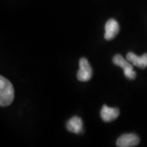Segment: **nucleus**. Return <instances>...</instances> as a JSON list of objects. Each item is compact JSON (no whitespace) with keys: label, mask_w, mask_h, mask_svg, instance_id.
<instances>
[{"label":"nucleus","mask_w":147,"mask_h":147,"mask_svg":"<svg viewBox=\"0 0 147 147\" xmlns=\"http://www.w3.org/2000/svg\"><path fill=\"white\" fill-rule=\"evenodd\" d=\"M140 142V138L134 133L123 134L118 138L116 145L119 147L137 146Z\"/></svg>","instance_id":"20e7f679"},{"label":"nucleus","mask_w":147,"mask_h":147,"mask_svg":"<svg viewBox=\"0 0 147 147\" xmlns=\"http://www.w3.org/2000/svg\"><path fill=\"white\" fill-rule=\"evenodd\" d=\"M113 63L123 69V73L127 79H131V80L136 79L137 74L133 69V65L131 62H129L127 59L123 57V56H121L119 54L115 55L113 57Z\"/></svg>","instance_id":"f03ea898"},{"label":"nucleus","mask_w":147,"mask_h":147,"mask_svg":"<svg viewBox=\"0 0 147 147\" xmlns=\"http://www.w3.org/2000/svg\"><path fill=\"white\" fill-rule=\"evenodd\" d=\"M92 76V69L86 58L82 57L79 60V69L77 73V79L81 82L89 81Z\"/></svg>","instance_id":"7ed1b4c3"},{"label":"nucleus","mask_w":147,"mask_h":147,"mask_svg":"<svg viewBox=\"0 0 147 147\" xmlns=\"http://www.w3.org/2000/svg\"><path fill=\"white\" fill-rule=\"evenodd\" d=\"M14 88L9 80L1 76L0 77V105L7 106L14 100Z\"/></svg>","instance_id":"f257e3e1"},{"label":"nucleus","mask_w":147,"mask_h":147,"mask_svg":"<svg viewBox=\"0 0 147 147\" xmlns=\"http://www.w3.org/2000/svg\"><path fill=\"white\" fill-rule=\"evenodd\" d=\"M126 59L134 66H137L138 68L145 69L147 67V53L143 54L141 57H138L136 54L130 52L127 54Z\"/></svg>","instance_id":"0eeeda50"},{"label":"nucleus","mask_w":147,"mask_h":147,"mask_svg":"<svg viewBox=\"0 0 147 147\" xmlns=\"http://www.w3.org/2000/svg\"><path fill=\"white\" fill-rule=\"evenodd\" d=\"M119 32V25L115 19H110L106 21L105 26V38L111 40L115 38Z\"/></svg>","instance_id":"39448f33"},{"label":"nucleus","mask_w":147,"mask_h":147,"mask_svg":"<svg viewBox=\"0 0 147 147\" xmlns=\"http://www.w3.org/2000/svg\"><path fill=\"white\" fill-rule=\"evenodd\" d=\"M66 128L70 132L79 134L83 131V120L79 116H74L67 122Z\"/></svg>","instance_id":"6e6552de"},{"label":"nucleus","mask_w":147,"mask_h":147,"mask_svg":"<svg viewBox=\"0 0 147 147\" xmlns=\"http://www.w3.org/2000/svg\"><path fill=\"white\" fill-rule=\"evenodd\" d=\"M119 115V110L118 108H111L104 105L100 110L101 119L106 123H110L115 120Z\"/></svg>","instance_id":"423d86ee"}]
</instances>
